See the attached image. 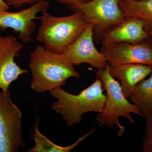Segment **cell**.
Listing matches in <instances>:
<instances>
[{"instance_id": "obj_1", "label": "cell", "mask_w": 152, "mask_h": 152, "mask_svg": "<svg viewBox=\"0 0 152 152\" xmlns=\"http://www.w3.org/2000/svg\"><path fill=\"white\" fill-rule=\"evenodd\" d=\"M29 67L32 75L30 87L39 94L61 88L70 78L80 76L61 54L50 51L40 45L30 55Z\"/></svg>"}, {"instance_id": "obj_2", "label": "cell", "mask_w": 152, "mask_h": 152, "mask_svg": "<svg viewBox=\"0 0 152 152\" xmlns=\"http://www.w3.org/2000/svg\"><path fill=\"white\" fill-rule=\"evenodd\" d=\"M102 82L96 78L94 82L78 94L68 92L61 88L49 91L50 95L57 100L52 109L60 114L69 126L78 124L83 115L89 112H102L106 99Z\"/></svg>"}, {"instance_id": "obj_3", "label": "cell", "mask_w": 152, "mask_h": 152, "mask_svg": "<svg viewBox=\"0 0 152 152\" xmlns=\"http://www.w3.org/2000/svg\"><path fill=\"white\" fill-rule=\"evenodd\" d=\"M37 39L50 51L62 54L77 39L88 24L83 15L75 12L68 16L55 17L42 12Z\"/></svg>"}, {"instance_id": "obj_4", "label": "cell", "mask_w": 152, "mask_h": 152, "mask_svg": "<svg viewBox=\"0 0 152 152\" xmlns=\"http://www.w3.org/2000/svg\"><path fill=\"white\" fill-rule=\"evenodd\" d=\"M96 77L102 82L106 92V99L102 112L98 113L96 120L99 126L113 128L116 125L118 129V135L123 137L125 128L119 122V118L123 117L132 124L134 122L132 113L143 117L140 110L125 97L120 84L110 72V65L105 69H98Z\"/></svg>"}, {"instance_id": "obj_5", "label": "cell", "mask_w": 152, "mask_h": 152, "mask_svg": "<svg viewBox=\"0 0 152 152\" xmlns=\"http://www.w3.org/2000/svg\"><path fill=\"white\" fill-rule=\"evenodd\" d=\"M120 0H90L86 2L69 6L75 12L83 15L88 23L93 25L94 39L100 42L101 36L126 17Z\"/></svg>"}, {"instance_id": "obj_6", "label": "cell", "mask_w": 152, "mask_h": 152, "mask_svg": "<svg viewBox=\"0 0 152 152\" xmlns=\"http://www.w3.org/2000/svg\"><path fill=\"white\" fill-rule=\"evenodd\" d=\"M22 113L12 100L9 90H0V152H17L24 148Z\"/></svg>"}, {"instance_id": "obj_7", "label": "cell", "mask_w": 152, "mask_h": 152, "mask_svg": "<svg viewBox=\"0 0 152 152\" xmlns=\"http://www.w3.org/2000/svg\"><path fill=\"white\" fill-rule=\"evenodd\" d=\"M50 4L46 0L36 3L28 8L18 12L0 11V30L8 28L18 33V39L22 42L32 41L31 36L36 27L34 20L40 19L37 15L39 12L48 11Z\"/></svg>"}, {"instance_id": "obj_8", "label": "cell", "mask_w": 152, "mask_h": 152, "mask_svg": "<svg viewBox=\"0 0 152 152\" xmlns=\"http://www.w3.org/2000/svg\"><path fill=\"white\" fill-rule=\"evenodd\" d=\"M94 40L93 25L89 23L77 39L61 54L74 66L86 63L92 67L105 69L108 63L96 48Z\"/></svg>"}, {"instance_id": "obj_9", "label": "cell", "mask_w": 152, "mask_h": 152, "mask_svg": "<svg viewBox=\"0 0 152 152\" xmlns=\"http://www.w3.org/2000/svg\"><path fill=\"white\" fill-rule=\"evenodd\" d=\"M100 52L110 66L132 64L152 66V46L144 42L121 43Z\"/></svg>"}, {"instance_id": "obj_10", "label": "cell", "mask_w": 152, "mask_h": 152, "mask_svg": "<svg viewBox=\"0 0 152 152\" xmlns=\"http://www.w3.org/2000/svg\"><path fill=\"white\" fill-rule=\"evenodd\" d=\"M23 46L13 35L0 36V90H9L12 83L28 71L22 69L15 62Z\"/></svg>"}, {"instance_id": "obj_11", "label": "cell", "mask_w": 152, "mask_h": 152, "mask_svg": "<svg viewBox=\"0 0 152 152\" xmlns=\"http://www.w3.org/2000/svg\"><path fill=\"white\" fill-rule=\"evenodd\" d=\"M150 38L141 19L126 17L104 33L100 38L102 49L123 42L139 43Z\"/></svg>"}, {"instance_id": "obj_12", "label": "cell", "mask_w": 152, "mask_h": 152, "mask_svg": "<svg viewBox=\"0 0 152 152\" xmlns=\"http://www.w3.org/2000/svg\"><path fill=\"white\" fill-rule=\"evenodd\" d=\"M152 72V66L140 64H125L110 66V72L115 79L121 82L124 96L129 98L135 88Z\"/></svg>"}, {"instance_id": "obj_13", "label": "cell", "mask_w": 152, "mask_h": 152, "mask_svg": "<svg viewBox=\"0 0 152 152\" xmlns=\"http://www.w3.org/2000/svg\"><path fill=\"white\" fill-rule=\"evenodd\" d=\"M40 119L36 117L34 126L31 131V137L35 141L34 146L29 149L28 152H69L77 146L79 143L95 132L90 131L86 134L79 138L74 143L68 146H62L53 142L39 130L38 125Z\"/></svg>"}, {"instance_id": "obj_14", "label": "cell", "mask_w": 152, "mask_h": 152, "mask_svg": "<svg viewBox=\"0 0 152 152\" xmlns=\"http://www.w3.org/2000/svg\"><path fill=\"white\" fill-rule=\"evenodd\" d=\"M119 4L126 17L141 19L148 32L152 30V0H120Z\"/></svg>"}, {"instance_id": "obj_15", "label": "cell", "mask_w": 152, "mask_h": 152, "mask_svg": "<svg viewBox=\"0 0 152 152\" xmlns=\"http://www.w3.org/2000/svg\"><path fill=\"white\" fill-rule=\"evenodd\" d=\"M150 75L136 86L129 98L145 119L152 115V72Z\"/></svg>"}, {"instance_id": "obj_16", "label": "cell", "mask_w": 152, "mask_h": 152, "mask_svg": "<svg viewBox=\"0 0 152 152\" xmlns=\"http://www.w3.org/2000/svg\"><path fill=\"white\" fill-rule=\"evenodd\" d=\"M145 136L143 140L142 151L152 152V115L146 118Z\"/></svg>"}, {"instance_id": "obj_17", "label": "cell", "mask_w": 152, "mask_h": 152, "mask_svg": "<svg viewBox=\"0 0 152 152\" xmlns=\"http://www.w3.org/2000/svg\"><path fill=\"white\" fill-rule=\"evenodd\" d=\"M9 6H12L15 8L22 7L26 4H34L43 0H3Z\"/></svg>"}, {"instance_id": "obj_18", "label": "cell", "mask_w": 152, "mask_h": 152, "mask_svg": "<svg viewBox=\"0 0 152 152\" xmlns=\"http://www.w3.org/2000/svg\"><path fill=\"white\" fill-rule=\"evenodd\" d=\"M56 1L61 4L67 5L69 6L86 2L90 0H56Z\"/></svg>"}, {"instance_id": "obj_19", "label": "cell", "mask_w": 152, "mask_h": 152, "mask_svg": "<svg viewBox=\"0 0 152 152\" xmlns=\"http://www.w3.org/2000/svg\"><path fill=\"white\" fill-rule=\"evenodd\" d=\"M10 6L4 1L3 0H0V11H9Z\"/></svg>"}, {"instance_id": "obj_20", "label": "cell", "mask_w": 152, "mask_h": 152, "mask_svg": "<svg viewBox=\"0 0 152 152\" xmlns=\"http://www.w3.org/2000/svg\"><path fill=\"white\" fill-rule=\"evenodd\" d=\"M150 38H151V45L152 46V35L150 36Z\"/></svg>"}, {"instance_id": "obj_21", "label": "cell", "mask_w": 152, "mask_h": 152, "mask_svg": "<svg viewBox=\"0 0 152 152\" xmlns=\"http://www.w3.org/2000/svg\"><path fill=\"white\" fill-rule=\"evenodd\" d=\"M149 34L150 36L152 35V30L149 33Z\"/></svg>"}]
</instances>
